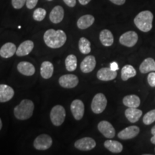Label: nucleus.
Segmentation results:
<instances>
[{
  "mask_svg": "<svg viewBox=\"0 0 155 155\" xmlns=\"http://www.w3.org/2000/svg\"><path fill=\"white\" fill-rule=\"evenodd\" d=\"M78 48L81 53L85 55L89 54L91 51L90 41L86 38H81L78 42Z\"/></svg>",
  "mask_w": 155,
  "mask_h": 155,
  "instance_id": "nucleus-28",
  "label": "nucleus"
},
{
  "mask_svg": "<svg viewBox=\"0 0 155 155\" xmlns=\"http://www.w3.org/2000/svg\"><path fill=\"white\" fill-rule=\"evenodd\" d=\"M96 75L100 81H109L116 78L117 76V72L113 71L111 68H102L97 72Z\"/></svg>",
  "mask_w": 155,
  "mask_h": 155,
  "instance_id": "nucleus-14",
  "label": "nucleus"
},
{
  "mask_svg": "<svg viewBox=\"0 0 155 155\" xmlns=\"http://www.w3.org/2000/svg\"><path fill=\"white\" fill-rule=\"evenodd\" d=\"M147 81L151 87H155V72H151L149 73L147 77Z\"/></svg>",
  "mask_w": 155,
  "mask_h": 155,
  "instance_id": "nucleus-33",
  "label": "nucleus"
},
{
  "mask_svg": "<svg viewBox=\"0 0 155 155\" xmlns=\"http://www.w3.org/2000/svg\"><path fill=\"white\" fill-rule=\"evenodd\" d=\"M100 41L106 47L111 46L114 43V36L112 32L108 30H104L100 32Z\"/></svg>",
  "mask_w": 155,
  "mask_h": 155,
  "instance_id": "nucleus-23",
  "label": "nucleus"
},
{
  "mask_svg": "<svg viewBox=\"0 0 155 155\" xmlns=\"http://www.w3.org/2000/svg\"><path fill=\"white\" fill-rule=\"evenodd\" d=\"M38 2V0H26V6L28 9H33L35 7Z\"/></svg>",
  "mask_w": 155,
  "mask_h": 155,
  "instance_id": "nucleus-34",
  "label": "nucleus"
},
{
  "mask_svg": "<svg viewBox=\"0 0 155 155\" xmlns=\"http://www.w3.org/2000/svg\"><path fill=\"white\" fill-rule=\"evenodd\" d=\"M15 91L12 87L6 84H0V102H7L13 98Z\"/></svg>",
  "mask_w": 155,
  "mask_h": 155,
  "instance_id": "nucleus-15",
  "label": "nucleus"
},
{
  "mask_svg": "<svg viewBox=\"0 0 155 155\" xmlns=\"http://www.w3.org/2000/svg\"><path fill=\"white\" fill-rule=\"evenodd\" d=\"M17 71L26 76H32L35 73V68L30 62L22 61L17 65Z\"/></svg>",
  "mask_w": 155,
  "mask_h": 155,
  "instance_id": "nucleus-16",
  "label": "nucleus"
},
{
  "mask_svg": "<svg viewBox=\"0 0 155 155\" xmlns=\"http://www.w3.org/2000/svg\"><path fill=\"white\" fill-rule=\"evenodd\" d=\"M98 129L106 138L112 139L116 134L115 129L110 122L101 121L98 124Z\"/></svg>",
  "mask_w": 155,
  "mask_h": 155,
  "instance_id": "nucleus-11",
  "label": "nucleus"
},
{
  "mask_svg": "<svg viewBox=\"0 0 155 155\" xmlns=\"http://www.w3.org/2000/svg\"><path fill=\"white\" fill-rule=\"evenodd\" d=\"M138 41V35L134 31H128L119 38V42L122 45L131 48L134 46Z\"/></svg>",
  "mask_w": 155,
  "mask_h": 155,
  "instance_id": "nucleus-7",
  "label": "nucleus"
},
{
  "mask_svg": "<svg viewBox=\"0 0 155 155\" xmlns=\"http://www.w3.org/2000/svg\"><path fill=\"white\" fill-rule=\"evenodd\" d=\"M150 141H151V142H152L153 144L155 145V136H153L152 138H151Z\"/></svg>",
  "mask_w": 155,
  "mask_h": 155,
  "instance_id": "nucleus-39",
  "label": "nucleus"
},
{
  "mask_svg": "<svg viewBox=\"0 0 155 155\" xmlns=\"http://www.w3.org/2000/svg\"><path fill=\"white\" fill-rule=\"evenodd\" d=\"M64 9L61 6H55L50 13V20L54 24H58L63 19Z\"/></svg>",
  "mask_w": 155,
  "mask_h": 155,
  "instance_id": "nucleus-18",
  "label": "nucleus"
},
{
  "mask_svg": "<svg viewBox=\"0 0 155 155\" xmlns=\"http://www.w3.org/2000/svg\"><path fill=\"white\" fill-rule=\"evenodd\" d=\"M59 84L64 88H73L79 83L78 78L74 74H66L60 77Z\"/></svg>",
  "mask_w": 155,
  "mask_h": 155,
  "instance_id": "nucleus-8",
  "label": "nucleus"
},
{
  "mask_svg": "<svg viewBox=\"0 0 155 155\" xmlns=\"http://www.w3.org/2000/svg\"><path fill=\"white\" fill-rule=\"evenodd\" d=\"M46 10L43 8H38L34 11L33 12V19L35 21L40 22L45 19L46 16Z\"/></svg>",
  "mask_w": 155,
  "mask_h": 155,
  "instance_id": "nucleus-31",
  "label": "nucleus"
},
{
  "mask_svg": "<svg viewBox=\"0 0 155 155\" xmlns=\"http://www.w3.org/2000/svg\"><path fill=\"white\" fill-rule=\"evenodd\" d=\"M153 19L152 13L149 10H145L139 12L134 19V22L139 30L147 32L152 30Z\"/></svg>",
  "mask_w": 155,
  "mask_h": 155,
  "instance_id": "nucleus-3",
  "label": "nucleus"
},
{
  "mask_svg": "<svg viewBox=\"0 0 155 155\" xmlns=\"http://www.w3.org/2000/svg\"><path fill=\"white\" fill-rule=\"evenodd\" d=\"M43 40L48 47L53 49H57L64 45L66 42L67 36L63 30L50 29L45 32Z\"/></svg>",
  "mask_w": 155,
  "mask_h": 155,
  "instance_id": "nucleus-1",
  "label": "nucleus"
},
{
  "mask_svg": "<svg viewBox=\"0 0 155 155\" xmlns=\"http://www.w3.org/2000/svg\"><path fill=\"white\" fill-rule=\"evenodd\" d=\"M53 144V139L49 135L41 134L36 137L33 142V146L37 150H47Z\"/></svg>",
  "mask_w": 155,
  "mask_h": 155,
  "instance_id": "nucleus-6",
  "label": "nucleus"
},
{
  "mask_svg": "<svg viewBox=\"0 0 155 155\" xmlns=\"http://www.w3.org/2000/svg\"><path fill=\"white\" fill-rule=\"evenodd\" d=\"M110 1L116 5H122L126 2V0H110Z\"/></svg>",
  "mask_w": 155,
  "mask_h": 155,
  "instance_id": "nucleus-36",
  "label": "nucleus"
},
{
  "mask_svg": "<svg viewBox=\"0 0 155 155\" xmlns=\"http://www.w3.org/2000/svg\"><path fill=\"white\" fill-rule=\"evenodd\" d=\"M155 121V109L147 112L143 117V123L146 125H150Z\"/></svg>",
  "mask_w": 155,
  "mask_h": 155,
  "instance_id": "nucleus-30",
  "label": "nucleus"
},
{
  "mask_svg": "<svg viewBox=\"0 0 155 155\" xmlns=\"http://www.w3.org/2000/svg\"><path fill=\"white\" fill-rule=\"evenodd\" d=\"M2 119H0V130L2 129Z\"/></svg>",
  "mask_w": 155,
  "mask_h": 155,
  "instance_id": "nucleus-41",
  "label": "nucleus"
},
{
  "mask_svg": "<svg viewBox=\"0 0 155 155\" xmlns=\"http://www.w3.org/2000/svg\"><path fill=\"white\" fill-rule=\"evenodd\" d=\"M151 133H152V134L153 136H155V125H154V127H152V130H151Z\"/></svg>",
  "mask_w": 155,
  "mask_h": 155,
  "instance_id": "nucleus-40",
  "label": "nucleus"
},
{
  "mask_svg": "<svg viewBox=\"0 0 155 155\" xmlns=\"http://www.w3.org/2000/svg\"><path fill=\"white\" fill-rule=\"evenodd\" d=\"M137 75V71L131 65H126L121 69V79L124 81L129 80L131 78Z\"/></svg>",
  "mask_w": 155,
  "mask_h": 155,
  "instance_id": "nucleus-27",
  "label": "nucleus"
},
{
  "mask_svg": "<svg viewBox=\"0 0 155 155\" xmlns=\"http://www.w3.org/2000/svg\"><path fill=\"white\" fill-rule=\"evenodd\" d=\"M63 2L70 7H74L76 5V0H63Z\"/></svg>",
  "mask_w": 155,
  "mask_h": 155,
  "instance_id": "nucleus-35",
  "label": "nucleus"
},
{
  "mask_svg": "<svg viewBox=\"0 0 155 155\" xmlns=\"http://www.w3.org/2000/svg\"><path fill=\"white\" fill-rule=\"evenodd\" d=\"M66 112L65 108L61 105L53 106L50 114V118L52 123L55 127H59L63 124L65 119Z\"/></svg>",
  "mask_w": 155,
  "mask_h": 155,
  "instance_id": "nucleus-4",
  "label": "nucleus"
},
{
  "mask_svg": "<svg viewBox=\"0 0 155 155\" xmlns=\"http://www.w3.org/2000/svg\"><path fill=\"white\" fill-rule=\"evenodd\" d=\"M107 106V99L105 95L99 93L94 96L91 102V110L94 114H101Z\"/></svg>",
  "mask_w": 155,
  "mask_h": 155,
  "instance_id": "nucleus-5",
  "label": "nucleus"
},
{
  "mask_svg": "<svg viewBox=\"0 0 155 155\" xmlns=\"http://www.w3.org/2000/svg\"><path fill=\"white\" fill-rule=\"evenodd\" d=\"M95 18L94 16L91 15H86L81 17L77 21L78 28L81 30H86V29L90 28L94 24Z\"/></svg>",
  "mask_w": 155,
  "mask_h": 155,
  "instance_id": "nucleus-22",
  "label": "nucleus"
},
{
  "mask_svg": "<svg viewBox=\"0 0 155 155\" xmlns=\"http://www.w3.org/2000/svg\"><path fill=\"white\" fill-rule=\"evenodd\" d=\"M96 65V58L94 55H88L81 62L80 68L81 71L84 73H88L94 71Z\"/></svg>",
  "mask_w": 155,
  "mask_h": 155,
  "instance_id": "nucleus-13",
  "label": "nucleus"
},
{
  "mask_svg": "<svg viewBox=\"0 0 155 155\" xmlns=\"http://www.w3.org/2000/svg\"><path fill=\"white\" fill-rule=\"evenodd\" d=\"M54 66L50 61H44L40 66V75L44 79H49L53 76Z\"/></svg>",
  "mask_w": 155,
  "mask_h": 155,
  "instance_id": "nucleus-20",
  "label": "nucleus"
},
{
  "mask_svg": "<svg viewBox=\"0 0 155 155\" xmlns=\"http://www.w3.org/2000/svg\"><path fill=\"white\" fill-rule=\"evenodd\" d=\"M140 129L137 126H130V127L125 128L118 134V137L123 140L131 139L137 137L139 134Z\"/></svg>",
  "mask_w": 155,
  "mask_h": 155,
  "instance_id": "nucleus-12",
  "label": "nucleus"
},
{
  "mask_svg": "<svg viewBox=\"0 0 155 155\" xmlns=\"http://www.w3.org/2000/svg\"><path fill=\"white\" fill-rule=\"evenodd\" d=\"M91 0H78L79 3L82 5H86L87 4H88Z\"/></svg>",
  "mask_w": 155,
  "mask_h": 155,
  "instance_id": "nucleus-38",
  "label": "nucleus"
},
{
  "mask_svg": "<svg viewBox=\"0 0 155 155\" xmlns=\"http://www.w3.org/2000/svg\"><path fill=\"white\" fill-rule=\"evenodd\" d=\"M154 150H155V149H154Z\"/></svg>",
  "mask_w": 155,
  "mask_h": 155,
  "instance_id": "nucleus-43",
  "label": "nucleus"
},
{
  "mask_svg": "<svg viewBox=\"0 0 155 155\" xmlns=\"http://www.w3.org/2000/svg\"><path fill=\"white\" fill-rule=\"evenodd\" d=\"M140 103V98L137 95H128L123 99L124 105L129 108H138Z\"/></svg>",
  "mask_w": 155,
  "mask_h": 155,
  "instance_id": "nucleus-25",
  "label": "nucleus"
},
{
  "mask_svg": "<svg viewBox=\"0 0 155 155\" xmlns=\"http://www.w3.org/2000/svg\"><path fill=\"white\" fill-rule=\"evenodd\" d=\"M25 4H26V0H12V7L16 9L22 8Z\"/></svg>",
  "mask_w": 155,
  "mask_h": 155,
  "instance_id": "nucleus-32",
  "label": "nucleus"
},
{
  "mask_svg": "<svg viewBox=\"0 0 155 155\" xmlns=\"http://www.w3.org/2000/svg\"><path fill=\"white\" fill-rule=\"evenodd\" d=\"M16 45L12 42H7L0 48V56L4 58H9L16 53Z\"/></svg>",
  "mask_w": 155,
  "mask_h": 155,
  "instance_id": "nucleus-19",
  "label": "nucleus"
},
{
  "mask_svg": "<svg viewBox=\"0 0 155 155\" xmlns=\"http://www.w3.org/2000/svg\"><path fill=\"white\" fill-rule=\"evenodd\" d=\"M48 1H50H50H53V0H48Z\"/></svg>",
  "mask_w": 155,
  "mask_h": 155,
  "instance_id": "nucleus-42",
  "label": "nucleus"
},
{
  "mask_svg": "<svg viewBox=\"0 0 155 155\" xmlns=\"http://www.w3.org/2000/svg\"><path fill=\"white\" fill-rule=\"evenodd\" d=\"M65 68L67 71L72 72L74 71L77 68V58L75 55H69L67 56L65 61Z\"/></svg>",
  "mask_w": 155,
  "mask_h": 155,
  "instance_id": "nucleus-29",
  "label": "nucleus"
},
{
  "mask_svg": "<svg viewBox=\"0 0 155 155\" xmlns=\"http://www.w3.org/2000/svg\"><path fill=\"white\" fill-rule=\"evenodd\" d=\"M34 103L29 99H24L14 108V115L19 120L29 119L34 111Z\"/></svg>",
  "mask_w": 155,
  "mask_h": 155,
  "instance_id": "nucleus-2",
  "label": "nucleus"
},
{
  "mask_svg": "<svg viewBox=\"0 0 155 155\" xmlns=\"http://www.w3.org/2000/svg\"><path fill=\"white\" fill-rule=\"evenodd\" d=\"M71 111L74 117V119L77 121H79L83 117L85 112V106L82 101L79 99H75L73 101L71 105Z\"/></svg>",
  "mask_w": 155,
  "mask_h": 155,
  "instance_id": "nucleus-10",
  "label": "nucleus"
},
{
  "mask_svg": "<svg viewBox=\"0 0 155 155\" xmlns=\"http://www.w3.org/2000/svg\"><path fill=\"white\" fill-rule=\"evenodd\" d=\"M139 71L141 73H147L155 71V61L152 58L145 59L139 66Z\"/></svg>",
  "mask_w": 155,
  "mask_h": 155,
  "instance_id": "nucleus-24",
  "label": "nucleus"
},
{
  "mask_svg": "<svg viewBox=\"0 0 155 155\" xmlns=\"http://www.w3.org/2000/svg\"><path fill=\"white\" fill-rule=\"evenodd\" d=\"M110 68H111V69L113 70V71H116L119 69V65H118V64L116 63V62H113V63L110 64Z\"/></svg>",
  "mask_w": 155,
  "mask_h": 155,
  "instance_id": "nucleus-37",
  "label": "nucleus"
},
{
  "mask_svg": "<svg viewBox=\"0 0 155 155\" xmlns=\"http://www.w3.org/2000/svg\"><path fill=\"white\" fill-rule=\"evenodd\" d=\"M104 147L113 153H120L123 150V145L115 140H107L104 142Z\"/></svg>",
  "mask_w": 155,
  "mask_h": 155,
  "instance_id": "nucleus-26",
  "label": "nucleus"
},
{
  "mask_svg": "<svg viewBox=\"0 0 155 155\" xmlns=\"http://www.w3.org/2000/svg\"><path fill=\"white\" fill-rule=\"evenodd\" d=\"M125 116L131 123H136L142 116V111L137 108H129L125 111Z\"/></svg>",
  "mask_w": 155,
  "mask_h": 155,
  "instance_id": "nucleus-21",
  "label": "nucleus"
},
{
  "mask_svg": "<svg viewBox=\"0 0 155 155\" xmlns=\"http://www.w3.org/2000/svg\"><path fill=\"white\" fill-rule=\"evenodd\" d=\"M74 146L81 151H90L96 147V142L91 137H83L75 141Z\"/></svg>",
  "mask_w": 155,
  "mask_h": 155,
  "instance_id": "nucleus-9",
  "label": "nucleus"
},
{
  "mask_svg": "<svg viewBox=\"0 0 155 155\" xmlns=\"http://www.w3.org/2000/svg\"><path fill=\"white\" fill-rule=\"evenodd\" d=\"M34 48V42L31 40H26L19 45L17 48L16 55L19 57L28 55L32 51Z\"/></svg>",
  "mask_w": 155,
  "mask_h": 155,
  "instance_id": "nucleus-17",
  "label": "nucleus"
}]
</instances>
